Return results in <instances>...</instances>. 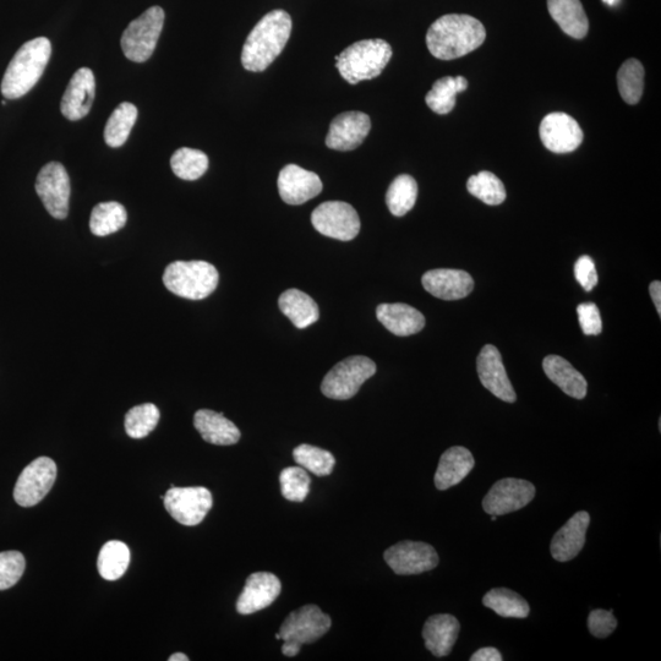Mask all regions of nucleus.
<instances>
[{
    "mask_svg": "<svg viewBox=\"0 0 661 661\" xmlns=\"http://www.w3.org/2000/svg\"><path fill=\"white\" fill-rule=\"evenodd\" d=\"M603 2L608 5H614L616 3V0H603Z\"/></svg>",
    "mask_w": 661,
    "mask_h": 661,
    "instance_id": "8fccbe9b",
    "label": "nucleus"
},
{
    "mask_svg": "<svg viewBox=\"0 0 661 661\" xmlns=\"http://www.w3.org/2000/svg\"><path fill=\"white\" fill-rule=\"evenodd\" d=\"M220 275L206 261H174L167 266L163 283L169 292L190 300H202L216 291Z\"/></svg>",
    "mask_w": 661,
    "mask_h": 661,
    "instance_id": "39448f33",
    "label": "nucleus"
},
{
    "mask_svg": "<svg viewBox=\"0 0 661 661\" xmlns=\"http://www.w3.org/2000/svg\"><path fill=\"white\" fill-rule=\"evenodd\" d=\"M293 457L300 467L318 475V477L330 475L336 464L335 457L331 452L307 444L294 449Z\"/></svg>",
    "mask_w": 661,
    "mask_h": 661,
    "instance_id": "ea45409f",
    "label": "nucleus"
},
{
    "mask_svg": "<svg viewBox=\"0 0 661 661\" xmlns=\"http://www.w3.org/2000/svg\"><path fill=\"white\" fill-rule=\"evenodd\" d=\"M546 149L554 154H568L581 146L583 131L579 124L566 113H550L543 119L539 129Z\"/></svg>",
    "mask_w": 661,
    "mask_h": 661,
    "instance_id": "2eb2a0df",
    "label": "nucleus"
},
{
    "mask_svg": "<svg viewBox=\"0 0 661 661\" xmlns=\"http://www.w3.org/2000/svg\"><path fill=\"white\" fill-rule=\"evenodd\" d=\"M535 486L523 479H501L484 497L483 508L490 516H504L531 504Z\"/></svg>",
    "mask_w": 661,
    "mask_h": 661,
    "instance_id": "4468645a",
    "label": "nucleus"
},
{
    "mask_svg": "<svg viewBox=\"0 0 661 661\" xmlns=\"http://www.w3.org/2000/svg\"><path fill=\"white\" fill-rule=\"evenodd\" d=\"M386 564L396 575L413 576L434 570L440 559L433 546L422 542H401L391 546L384 554Z\"/></svg>",
    "mask_w": 661,
    "mask_h": 661,
    "instance_id": "ddd939ff",
    "label": "nucleus"
},
{
    "mask_svg": "<svg viewBox=\"0 0 661 661\" xmlns=\"http://www.w3.org/2000/svg\"><path fill=\"white\" fill-rule=\"evenodd\" d=\"M282 584L270 572H256L250 575L239 595L237 611L240 615H251L269 608L281 594Z\"/></svg>",
    "mask_w": 661,
    "mask_h": 661,
    "instance_id": "aec40b11",
    "label": "nucleus"
},
{
    "mask_svg": "<svg viewBox=\"0 0 661 661\" xmlns=\"http://www.w3.org/2000/svg\"><path fill=\"white\" fill-rule=\"evenodd\" d=\"M589 524H591V516L588 512L581 511L557 531L550 545L551 555L556 561H571L581 553L586 544Z\"/></svg>",
    "mask_w": 661,
    "mask_h": 661,
    "instance_id": "4be33fe9",
    "label": "nucleus"
},
{
    "mask_svg": "<svg viewBox=\"0 0 661 661\" xmlns=\"http://www.w3.org/2000/svg\"><path fill=\"white\" fill-rule=\"evenodd\" d=\"M477 369L480 382L486 390L507 403H515L517 395L508 379L499 349L488 344L480 351L477 360Z\"/></svg>",
    "mask_w": 661,
    "mask_h": 661,
    "instance_id": "f3484780",
    "label": "nucleus"
},
{
    "mask_svg": "<svg viewBox=\"0 0 661 661\" xmlns=\"http://www.w3.org/2000/svg\"><path fill=\"white\" fill-rule=\"evenodd\" d=\"M25 567V556L20 551L0 553V591L14 587L23 577Z\"/></svg>",
    "mask_w": 661,
    "mask_h": 661,
    "instance_id": "79ce46f5",
    "label": "nucleus"
},
{
    "mask_svg": "<svg viewBox=\"0 0 661 661\" xmlns=\"http://www.w3.org/2000/svg\"><path fill=\"white\" fill-rule=\"evenodd\" d=\"M376 316L387 330L400 337L415 335L425 326L424 315L408 304H381L376 309Z\"/></svg>",
    "mask_w": 661,
    "mask_h": 661,
    "instance_id": "b1692460",
    "label": "nucleus"
},
{
    "mask_svg": "<svg viewBox=\"0 0 661 661\" xmlns=\"http://www.w3.org/2000/svg\"><path fill=\"white\" fill-rule=\"evenodd\" d=\"M544 373L566 395L583 400L587 396L588 382L568 360L559 355H549L543 362Z\"/></svg>",
    "mask_w": 661,
    "mask_h": 661,
    "instance_id": "bb28decb",
    "label": "nucleus"
},
{
    "mask_svg": "<svg viewBox=\"0 0 661 661\" xmlns=\"http://www.w3.org/2000/svg\"><path fill=\"white\" fill-rule=\"evenodd\" d=\"M169 515L183 526H198L210 512L213 500L210 490L202 486L176 488L172 486L163 497Z\"/></svg>",
    "mask_w": 661,
    "mask_h": 661,
    "instance_id": "9d476101",
    "label": "nucleus"
},
{
    "mask_svg": "<svg viewBox=\"0 0 661 661\" xmlns=\"http://www.w3.org/2000/svg\"><path fill=\"white\" fill-rule=\"evenodd\" d=\"M324 188L318 174L297 165H288L278 176V191L288 205H302L316 198Z\"/></svg>",
    "mask_w": 661,
    "mask_h": 661,
    "instance_id": "a211bd4d",
    "label": "nucleus"
},
{
    "mask_svg": "<svg viewBox=\"0 0 661 661\" xmlns=\"http://www.w3.org/2000/svg\"><path fill=\"white\" fill-rule=\"evenodd\" d=\"M577 315L584 335L598 336L602 333L603 322L602 318H600V311L597 305L594 303L579 304Z\"/></svg>",
    "mask_w": 661,
    "mask_h": 661,
    "instance_id": "37998d69",
    "label": "nucleus"
},
{
    "mask_svg": "<svg viewBox=\"0 0 661 661\" xmlns=\"http://www.w3.org/2000/svg\"><path fill=\"white\" fill-rule=\"evenodd\" d=\"M621 97L628 105H637L644 90V68L637 59H628L617 73Z\"/></svg>",
    "mask_w": 661,
    "mask_h": 661,
    "instance_id": "e433bc0d",
    "label": "nucleus"
},
{
    "mask_svg": "<svg viewBox=\"0 0 661 661\" xmlns=\"http://www.w3.org/2000/svg\"><path fill=\"white\" fill-rule=\"evenodd\" d=\"M548 10L566 35L582 40L589 31V20L581 0H548Z\"/></svg>",
    "mask_w": 661,
    "mask_h": 661,
    "instance_id": "cd10ccee",
    "label": "nucleus"
},
{
    "mask_svg": "<svg viewBox=\"0 0 661 661\" xmlns=\"http://www.w3.org/2000/svg\"><path fill=\"white\" fill-rule=\"evenodd\" d=\"M375 373L376 364L373 360L363 355H355L333 366L322 381L321 391L331 400H351L364 382L373 378Z\"/></svg>",
    "mask_w": 661,
    "mask_h": 661,
    "instance_id": "0eeeda50",
    "label": "nucleus"
},
{
    "mask_svg": "<svg viewBox=\"0 0 661 661\" xmlns=\"http://www.w3.org/2000/svg\"><path fill=\"white\" fill-rule=\"evenodd\" d=\"M52 45L46 37L26 42L16 52L2 81V94L8 100L29 94L41 79L51 59Z\"/></svg>",
    "mask_w": 661,
    "mask_h": 661,
    "instance_id": "7ed1b4c3",
    "label": "nucleus"
},
{
    "mask_svg": "<svg viewBox=\"0 0 661 661\" xmlns=\"http://www.w3.org/2000/svg\"><path fill=\"white\" fill-rule=\"evenodd\" d=\"M138 119V108L133 103L123 102L114 109L105 128V140L108 146L120 147L127 142L131 129Z\"/></svg>",
    "mask_w": 661,
    "mask_h": 661,
    "instance_id": "72a5a7b5",
    "label": "nucleus"
},
{
    "mask_svg": "<svg viewBox=\"0 0 661 661\" xmlns=\"http://www.w3.org/2000/svg\"><path fill=\"white\" fill-rule=\"evenodd\" d=\"M468 89V81L463 76H446L437 80L425 97L426 105L437 114H449L456 106V96Z\"/></svg>",
    "mask_w": 661,
    "mask_h": 661,
    "instance_id": "c756f323",
    "label": "nucleus"
},
{
    "mask_svg": "<svg viewBox=\"0 0 661 661\" xmlns=\"http://www.w3.org/2000/svg\"><path fill=\"white\" fill-rule=\"evenodd\" d=\"M483 604L501 617L526 619L531 614L527 600L507 588H495L485 594Z\"/></svg>",
    "mask_w": 661,
    "mask_h": 661,
    "instance_id": "473e14b6",
    "label": "nucleus"
},
{
    "mask_svg": "<svg viewBox=\"0 0 661 661\" xmlns=\"http://www.w3.org/2000/svg\"><path fill=\"white\" fill-rule=\"evenodd\" d=\"M650 297H652L655 308H657L659 316L661 315V283L654 281L649 286Z\"/></svg>",
    "mask_w": 661,
    "mask_h": 661,
    "instance_id": "de8ad7c7",
    "label": "nucleus"
},
{
    "mask_svg": "<svg viewBox=\"0 0 661 661\" xmlns=\"http://www.w3.org/2000/svg\"><path fill=\"white\" fill-rule=\"evenodd\" d=\"M504 658H502L501 653L499 650L493 647H486L477 650L472 657L471 661H502Z\"/></svg>",
    "mask_w": 661,
    "mask_h": 661,
    "instance_id": "49530a36",
    "label": "nucleus"
},
{
    "mask_svg": "<svg viewBox=\"0 0 661 661\" xmlns=\"http://www.w3.org/2000/svg\"><path fill=\"white\" fill-rule=\"evenodd\" d=\"M485 27L471 15L447 14L437 19L426 34V46L437 59L467 56L483 45Z\"/></svg>",
    "mask_w": 661,
    "mask_h": 661,
    "instance_id": "f257e3e1",
    "label": "nucleus"
},
{
    "mask_svg": "<svg viewBox=\"0 0 661 661\" xmlns=\"http://www.w3.org/2000/svg\"><path fill=\"white\" fill-rule=\"evenodd\" d=\"M474 464V457L466 447H451L440 458L435 473L436 488L444 491L460 484L472 472Z\"/></svg>",
    "mask_w": 661,
    "mask_h": 661,
    "instance_id": "a878e982",
    "label": "nucleus"
},
{
    "mask_svg": "<svg viewBox=\"0 0 661 661\" xmlns=\"http://www.w3.org/2000/svg\"><path fill=\"white\" fill-rule=\"evenodd\" d=\"M496 520H497V516H491V521L495 522Z\"/></svg>",
    "mask_w": 661,
    "mask_h": 661,
    "instance_id": "3c124183",
    "label": "nucleus"
},
{
    "mask_svg": "<svg viewBox=\"0 0 661 661\" xmlns=\"http://www.w3.org/2000/svg\"><path fill=\"white\" fill-rule=\"evenodd\" d=\"M467 189L475 198L490 206L501 205L507 196L504 183L494 173L488 171L469 178Z\"/></svg>",
    "mask_w": 661,
    "mask_h": 661,
    "instance_id": "4c0bfd02",
    "label": "nucleus"
},
{
    "mask_svg": "<svg viewBox=\"0 0 661 661\" xmlns=\"http://www.w3.org/2000/svg\"><path fill=\"white\" fill-rule=\"evenodd\" d=\"M36 191L43 206L57 220H65L69 213L70 179L62 163L49 162L36 179Z\"/></svg>",
    "mask_w": 661,
    "mask_h": 661,
    "instance_id": "f8f14e48",
    "label": "nucleus"
},
{
    "mask_svg": "<svg viewBox=\"0 0 661 661\" xmlns=\"http://www.w3.org/2000/svg\"><path fill=\"white\" fill-rule=\"evenodd\" d=\"M171 167L178 178L193 182L204 176L209 169V157L202 151L182 147L174 152Z\"/></svg>",
    "mask_w": 661,
    "mask_h": 661,
    "instance_id": "c9c22d12",
    "label": "nucleus"
},
{
    "mask_svg": "<svg viewBox=\"0 0 661 661\" xmlns=\"http://www.w3.org/2000/svg\"><path fill=\"white\" fill-rule=\"evenodd\" d=\"M168 660L169 661H188L189 658L187 657V655H185L183 653H176V654L171 655V657H169Z\"/></svg>",
    "mask_w": 661,
    "mask_h": 661,
    "instance_id": "09e8293b",
    "label": "nucleus"
},
{
    "mask_svg": "<svg viewBox=\"0 0 661 661\" xmlns=\"http://www.w3.org/2000/svg\"><path fill=\"white\" fill-rule=\"evenodd\" d=\"M278 305L297 329L304 330L320 318V310L314 299L299 289H288L281 294Z\"/></svg>",
    "mask_w": 661,
    "mask_h": 661,
    "instance_id": "c85d7f7f",
    "label": "nucleus"
},
{
    "mask_svg": "<svg viewBox=\"0 0 661 661\" xmlns=\"http://www.w3.org/2000/svg\"><path fill=\"white\" fill-rule=\"evenodd\" d=\"M95 75L89 68H81L73 75L64 92L60 111L65 118L76 122L90 113L95 101Z\"/></svg>",
    "mask_w": 661,
    "mask_h": 661,
    "instance_id": "6ab92c4d",
    "label": "nucleus"
},
{
    "mask_svg": "<svg viewBox=\"0 0 661 661\" xmlns=\"http://www.w3.org/2000/svg\"><path fill=\"white\" fill-rule=\"evenodd\" d=\"M292 18L284 10L266 14L250 32L242 51L244 69L261 73L275 62L292 34Z\"/></svg>",
    "mask_w": 661,
    "mask_h": 661,
    "instance_id": "f03ea898",
    "label": "nucleus"
},
{
    "mask_svg": "<svg viewBox=\"0 0 661 661\" xmlns=\"http://www.w3.org/2000/svg\"><path fill=\"white\" fill-rule=\"evenodd\" d=\"M617 620L613 610L606 611L602 609L593 610L588 617L589 632L594 637L605 638L616 630Z\"/></svg>",
    "mask_w": 661,
    "mask_h": 661,
    "instance_id": "c03bdc74",
    "label": "nucleus"
},
{
    "mask_svg": "<svg viewBox=\"0 0 661 661\" xmlns=\"http://www.w3.org/2000/svg\"><path fill=\"white\" fill-rule=\"evenodd\" d=\"M194 426L202 439L212 445H236L242 436L236 424L222 413L213 412L210 409H200L195 413Z\"/></svg>",
    "mask_w": 661,
    "mask_h": 661,
    "instance_id": "393cba45",
    "label": "nucleus"
},
{
    "mask_svg": "<svg viewBox=\"0 0 661 661\" xmlns=\"http://www.w3.org/2000/svg\"><path fill=\"white\" fill-rule=\"evenodd\" d=\"M422 282L426 292L442 300L466 298L474 289L472 276L462 270H431L425 273Z\"/></svg>",
    "mask_w": 661,
    "mask_h": 661,
    "instance_id": "412c9836",
    "label": "nucleus"
},
{
    "mask_svg": "<svg viewBox=\"0 0 661 661\" xmlns=\"http://www.w3.org/2000/svg\"><path fill=\"white\" fill-rule=\"evenodd\" d=\"M316 231L332 239L349 242L360 232V218L354 207L343 201H327L311 215Z\"/></svg>",
    "mask_w": 661,
    "mask_h": 661,
    "instance_id": "1a4fd4ad",
    "label": "nucleus"
},
{
    "mask_svg": "<svg viewBox=\"0 0 661 661\" xmlns=\"http://www.w3.org/2000/svg\"><path fill=\"white\" fill-rule=\"evenodd\" d=\"M128 213L119 202H101L91 212L90 229L97 237H106L117 233L125 226Z\"/></svg>",
    "mask_w": 661,
    "mask_h": 661,
    "instance_id": "7c9ffc66",
    "label": "nucleus"
},
{
    "mask_svg": "<svg viewBox=\"0 0 661 661\" xmlns=\"http://www.w3.org/2000/svg\"><path fill=\"white\" fill-rule=\"evenodd\" d=\"M57 479V464L51 458L40 457L21 472L14 488V499L21 507L40 504Z\"/></svg>",
    "mask_w": 661,
    "mask_h": 661,
    "instance_id": "9b49d317",
    "label": "nucleus"
},
{
    "mask_svg": "<svg viewBox=\"0 0 661 661\" xmlns=\"http://www.w3.org/2000/svg\"><path fill=\"white\" fill-rule=\"evenodd\" d=\"M160 418V411L155 404H140L125 415V431L131 439H144L156 429Z\"/></svg>",
    "mask_w": 661,
    "mask_h": 661,
    "instance_id": "58836bf2",
    "label": "nucleus"
},
{
    "mask_svg": "<svg viewBox=\"0 0 661 661\" xmlns=\"http://www.w3.org/2000/svg\"><path fill=\"white\" fill-rule=\"evenodd\" d=\"M371 130V120L363 112H344L332 120L326 145L331 150L352 151L363 144Z\"/></svg>",
    "mask_w": 661,
    "mask_h": 661,
    "instance_id": "dca6fc26",
    "label": "nucleus"
},
{
    "mask_svg": "<svg viewBox=\"0 0 661 661\" xmlns=\"http://www.w3.org/2000/svg\"><path fill=\"white\" fill-rule=\"evenodd\" d=\"M461 625L455 616L440 614L429 617L423 628L426 649L437 658L447 657L460 635Z\"/></svg>",
    "mask_w": 661,
    "mask_h": 661,
    "instance_id": "5701e85b",
    "label": "nucleus"
},
{
    "mask_svg": "<svg viewBox=\"0 0 661 661\" xmlns=\"http://www.w3.org/2000/svg\"><path fill=\"white\" fill-rule=\"evenodd\" d=\"M331 625V617L322 613L319 606L305 605L293 611L280 628V637L284 641L282 653L289 658L296 657L303 644L318 641L329 632Z\"/></svg>",
    "mask_w": 661,
    "mask_h": 661,
    "instance_id": "423d86ee",
    "label": "nucleus"
},
{
    "mask_svg": "<svg viewBox=\"0 0 661 661\" xmlns=\"http://www.w3.org/2000/svg\"><path fill=\"white\" fill-rule=\"evenodd\" d=\"M418 184L408 174L398 176L386 194V204L393 216L402 217L411 211L417 202Z\"/></svg>",
    "mask_w": 661,
    "mask_h": 661,
    "instance_id": "f704fd0d",
    "label": "nucleus"
},
{
    "mask_svg": "<svg viewBox=\"0 0 661 661\" xmlns=\"http://www.w3.org/2000/svg\"><path fill=\"white\" fill-rule=\"evenodd\" d=\"M165 23V12L161 7H152L131 21L122 36V49L131 62L144 63L155 52L158 38Z\"/></svg>",
    "mask_w": 661,
    "mask_h": 661,
    "instance_id": "6e6552de",
    "label": "nucleus"
},
{
    "mask_svg": "<svg viewBox=\"0 0 661 661\" xmlns=\"http://www.w3.org/2000/svg\"><path fill=\"white\" fill-rule=\"evenodd\" d=\"M576 280L581 284L584 291L591 292L597 286L599 277L597 267L591 256H581L575 265Z\"/></svg>",
    "mask_w": 661,
    "mask_h": 661,
    "instance_id": "a18cd8bd",
    "label": "nucleus"
},
{
    "mask_svg": "<svg viewBox=\"0 0 661 661\" xmlns=\"http://www.w3.org/2000/svg\"><path fill=\"white\" fill-rule=\"evenodd\" d=\"M281 491L284 499L303 502L310 491V478L302 467H288L280 475Z\"/></svg>",
    "mask_w": 661,
    "mask_h": 661,
    "instance_id": "a19ab883",
    "label": "nucleus"
},
{
    "mask_svg": "<svg viewBox=\"0 0 661 661\" xmlns=\"http://www.w3.org/2000/svg\"><path fill=\"white\" fill-rule=\"evenodd\" d=\"M130 564V550L128 545L112 540L102 546L98 555L97 567L102 578L107 581H117L127 572Z\"/></svg>",
    "mask_w": 661,
    "mask_h": 661,
    "instance_id": "2f4dec72",
    "label": "nucleus"
},
{
    "mask_svg": "<svg viewBox=\"0 0 661 661\" xmlns=\"http://www.w3.org/2000/svg\"><path fill=\"white\" fill-rule=\"evenodd\" d=\"M392 58V48L384 40L353 43L338 54L336 68L348 84L378 78Z\"/></svg>",
    "mask_w": 661,
    "mask_h": 661,
    "instance_id": "20e7f679",
    "label": "nucleus"
}]
</instances>
